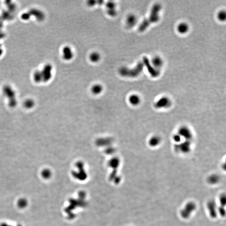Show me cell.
<instances>
[{
    "label": "cell",
    "instance_id": "1",
    "mask_svg": "<svg viewBox=\"0 0 226 226\" xmlns=\"http://www.w3.org/2000/svg\"><path fill=\"white\" fill-rule=\"evenodd\" d=\"M161 9V6L159 4H156L152 7L149 18L144 20L139 25L138 28L139 32H144L153 23H157L159 21V13Z\"/></svg>",
    "mask_w": 226,
    "mask_h": 226
},
{
    "label": "cell",
    "instance_id": "2",
    "mask_svg": "<svg viewBox=\"0 0 226 226\" xmlns=\"http://www.w3.org/2000/svg\"><path fill=\"white\" fill-rule=\"evenodd\" d=\"M144 66L143 62H139L135 67L131 69L127 68H122L120 70V73L123 76L137 77L142 73Z\"/></svg>",
    "mask_w": 226,
    "mask_h": 226
},
{
    "label": "cell",
    "instance_id": "3",
    "mask_svg": "<svg viewBox=\"0 0 226 226\" xmlns=\"http://www.w3.org/2000/svg\"><path fill=\"white\" fill-rule=\"evenodd\" d=\"M53 67L50 64L44 65L42 69L41 70L42 75V82L47 83L52 79Z\"/></svg>",
    "mask_w": 226,
    "mask_h": 226
},
{
    "label": "cell",
    "instance_id": "4",
    "mask_svg": "<svg viewBox=\"0 0 226 226\" xmlns=\"http://www.w3.org/2000/svg\"><path fill=\"white\" fill-rule=\"evenodd\" d=\"M143 63L144 66H145L147 68L148 72L151 76L154 77H156L160 75V70L153 66V65L151 63V62L147 57H144Z\"/></svg>",
    "mask_w": 226,
    "mask_h": 226
},
{
    "label": "cell",
    "instance_id": "5",
    "mask_svg": "<svg viewBox=\"0 0 226 226\" xmlns=\"http://www.w3.org/2000/svg\"><path fill=\"white\" fill-rule=\"evenodd\" d=\"M178 134L182 139H185L186 140L191 141L192 138L193 134L189 128L186 126L180 127L178 130Z\"/></svg>",
    "mask_w": 226,
    "mask_h": 226
},
{
    "label": "cell",
    "instance_id": "6",
    "mask_svg": "<svg viewBox=\"0 0 226 226\" xmlns=\"http://www.w3.org/2000/svg\"><path fill=\"white\" fill-rule=\"evenodd\" d=\"M171 105V100L167 97H162L155 103V107L158 109L167 108Z\"/></svg>",
    "mask_w": 226,
    "mask_h": 226
},
{
    "label": "cell",
    "instance_id": "7",
    "mask_svg": "<svg viewBox=\"0 0 226 226\" xmlns=\"http://www.w3.org/2000/svg\"><path fill=\"white\" fill-rule=\"evenodd\" d=\"M191 144L190 141L185 140L176 145L175 147L180 152L184 153H189L191 150Z\"/></svg>",
    "mask_w": 226,
    "mask_h": 226
},
{
    "label": "cell",
    "instance_id": "8",
    "mask_svg": "<svg viewBox=\"0 0 226 226\" xmlns=\"http://www.w3.org/2000/svg\"><path fill=\"white\" fill-rule=\"evenodd\" d=\"M32 16H34L35 18L39 22H42L45 19V14L44 13L40 10L37 8H32L29 11Z\"/></svg>",
    "mask_w": 226,
    "mask_h": 226
},
{
    "label": "cell",
    "instance_id": "9",
    "mask_svg": "<svg viewBox=\"0 0 226 226\" xmlns=\"http://www.w3.org/2000/svg\"><path fill=\"white\" fill-rule=\"evenodd\" d=\"M74 57V53L69 46H65L63 49V58L65 61L71 60Z\"/></svg>",
    "mask_w": 226,
    "mask_h": 226
},
{
    "label": "cell",
    "instance_id": "10",
    "mask_svg": "<svg viewBox=\"0 0 226 226\" xmlns=\"http://www.w3.org/2000/svg\"><path fill=\"white\" fill-rule=\"evenodd\" d=\"M107 14L111 17H114L117 15L116 4L112 1H109L106 4Z\"/></svg>",
    "mask_w": 226,
    "mask_h": 226
},
{
    "label": "cell",
    "instance_id": "11",
    "mask_svg": "<svg viewBox=\"0 0 226 226\" xmlns=\"http://www.w3.org/2000/svg\"><path fill=\"white\" fill-rule=\"evenodd\" d=\"M161 142V138L158 135L152 137L149 140V144L151 147H156L158 146Z\"/></svg>",
    "mask_w": 226,
    "mask_h": 226
},
{
    "label": "cell",
    "instance_id": "12",
    "mask_svg": "<svg viewBox=\"0 0 226 226\" xmlns=\"http://www.w3.org/2000/svg\"><path fill=\"white\" fill-rule=\"evenodd\" d=\"M141 101V98L138 95H131L129 98V103L133 106H137L139 105L140 104Z\"/></svg>",
    "mask_w": 226,
    "mask_h": 226
},
{
    "label": "cell",
    "instance_id": "13",
    "mask_svg": "<svg viewBox=\"0 0 226 226\" xmlns=\"http://www.w3.org/2000/svg\"><path fill=\"white\" fill-rule=\"evenodd\" d=\"M137 18L135 15L133 14H130L128 15L127 18L126 23L127 26L129 28H131L134 27L137 23Z\"/></svg>",
    "mask_w": 226,
    "mask_h": 226
},
{
    "label": "cell",
    "instance_id": "14",
    "mask_svg": "<svg viewBox=\"0 0 226 226\" xmlns=\"http://www.w3.org/2000/svg\"><path fill=\"white\" fill-rule=\"evenodd\" d=\"M151 63L154 68L157 69L161 67L163 65V61L160 57L156 56L152 59Z\"/></svg>",
    "mask_w": 226,
    "mask_h": 226
},
{
    "label": "cell",
    "instance_id": "15",
    "mask_svg": "<svg viewBox=\"0 0 226 226\" xmlns=\"http://www.w3.org/2000/svg\"><path fill=\"white\" fill-rule=\"evenodd\" d=\"M103 89V87L100 84H95L92 87L91 92L93 94L99 95L102 93Z\"/></svg>",
    "mask_w": 226,
    "mask_h": 226
},
{
    "label": "cell",
    "instance_id": "16",
    "mask_svg": "<svg viewBox=\"0 0 226 226\" xmlns=\"http://www.w3.org/2000/svg\"><path fill=\"white\" fill-rule=\"evenodd\" d=\"M33 78L35 83H40L42 82V75L41 70L35 71L33 74Z\"/></svg>",
    "mask_w": 226,
    "mask_h": 226
},
{
    "label": "cell",
    "instance_id": "17",
    "mask_svg": "<svg viewBox=\"0 0 226 226\" xmlns=\"http://www.w3.org/2000/svg\"><path fill=\"white\" fill-rule=\"evenodd\" d=\"M189 27L186 23H180L177 26V31L180 34H185L189 30Z\"/></svg>",
    "mask_w": 226,
    "mask_h": 226
},
{
    "label": "cell",
    "instance_id": "18",
    "mask_svg": "<svg viewBox=\"0 0 226 226\" xmlns=\"http://www.w3.org/2000/svg\"><path fill=\"white\" fill-rule=\"evenodd\" d=\"M28 201L25 198H21L19 199L17 203V205L18 208L21 209L25 208L28 206Z\"/></svg>",
    "mask_w": 226,
    "mask_h": 226
},
{
    "label": "cell",
    "instance_id": "19",
    "mask_svg": "<svg viewBox=\"0 0 226 226\" xmlns=\"http://www.w3.org/2000/svg\"><path fill=\"white\" fill-rule=\"evenodd\" d=\"M89 59L92 63H97L100 60V55L97 52H92L89 56Z\"/></svg>",
    "mask_w": 226,
    "mask_h": 226
},
{
    "label": "cell",
    "instance_id": "20",
    "mask_svg": "<svg viewBox=\"0 0 226 226\" xmlns=\"http://www.w3.org/2000/svg\"><path fill=\"white\" fill-rule=\"evenodd\" d=\"M120 160L119 158H114L109 161V164L111 167H117L120 164Z\"/></svg>",
    "mask_w": 226,
    "mask_h": 226
},
{
    "label": "cell",
    "instance_id": "21",
    "mask_svg": "<svg viewBox=\"0 0 226 226\" xmlns=\"http://www.w3.org/2000/svg\"><path fill=\"white\" fill-rule=\"evenodd\" d=\"M41 175L44 179H48L51 177L52 172L49 170L44 169L42 172Z\"/></svg>",
    "mask_w": 226,
    "mask_h": 226
},
{
    "label": "cell",
    "instance_id": "22",
    "mask_svg": "<svg viewBox=\"0 0 226 226\" xmlns=\"http://www.w3.org/2000/svg\"><path fill=\"white\" fill-rule=\"evenodd\" d=\"M218 19L221 21H225L226 18V13L225 11H221L217 15Z\"/></svg>",
    "mask_w": 226,
    "mask_h": 226
},
{
    "label": "cell",
    "instance_id": "23",
    "mask_svg": "<svg viewBox=\"0 0 226 226\" xmlns=\"http://www.w3.org/2000/svg\"><path fill=\"white\" fill-rule=\"evenodd\" d=\"M21 18L24 21H28L31 18V15L30 13L28 12L24 13L21 16Z\"/></svg>",
    "mask_w": 226,
    "mask_h": 226
},
{
    "label": "cell",
    "instance_id": "24",
    "mask_svg": "<svg viewBox=\"0 0 226 226\" xmlns=\"http://www.w3.org/2000/svg\"><path fill=\"white\" fill-rule=\"evenodd\" d=\"M173 139L176 143H179L181 142L182 139H183L180 137V135L178 134H175L173 136Z\"/></svg>",
    "mask_w": 226,
    "mask_h": 226
},
{
    "label": "cell",
    "instance_id": "25",
    "mask_svg": "<svg viewBox=\"0 0 226 226\" xmlns=\"http://www.w3.org/2000/svg\"><path fill=\"white\" fill-rule=\"evenodd\" d=\"M219 179V177L216 175H212L209 178V180L211 183H214L217 182Z\"/></svg>",
    "mask_w": 226,
    "mask_h": 226
},
{
    "label": "cell",
    "instance_id": "26",
    "mask_svg": "<svg viewBox=\"0 0 226 226\" xmlns=\"http://www.w3.org/2000/svg\"><path fill=\"white\" fill-rule=\"evenodd\" d=\"M96 2L97 1H88V4L89 6H93L96 4Z\"/></svg>",
    "mask_w": 226,
    "mask_h": 226
},
{
    "label": "cell",
    "instance_id": "27",
    "mask_svg": "<svg viewBox=\"0 0 226 226\" xmlns=\"http://www.w3.org/2000/svg\"><path fill=\"white\" fill-rule=\"evenodd\" d=\"M4 49L3 46L1 44H0V58L4 54Z\"/></svg>",
    "mask_w": 226,
    "mask_h": 226
},
{
    "label": "cell",
    "instance_id": "28",
    "mask_svg": "<svg viewBox=\"0 0 226 226\" xmlns=\"http://www.w3.org/2000/svg\"><path fill=\"white\" fill-rule=\"evenodd\" d=\"M0 226H13L6 223H3L0 225Z\"/></svg>",
    "mask_w": 226,
    "mask_h": 226
}]
</instances>
